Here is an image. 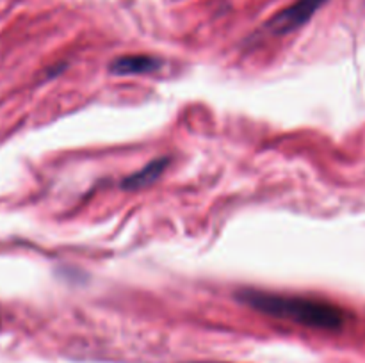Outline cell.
Segmentation results:
<instances>
[{
	"label": "cell",
	"mask_w": 365,
	"mask_h": 363,
	"mask_svg": "<svg viewBox=\"0 0 365 363\" xmlns=\"http://www.w3.org/2000/svg\"><path fill=\"white\" fill-rule=\"evenodd\" d=\"M159 66L160 60L152 56H121L110 63L109 70L114 75H139L152 73Z\"/></svg>",
	"instance_id": "cell-3"
},
{
	"label": "cell",
	"mask_w": 365,
	"mask_h": 363,
	"mask_svg": "<svg viewBox=\"0 0 365 363\" xmlns=\"http://www.w3.org/2000/svg\"><path fill=\"white\" fill-rule=\"evenodd\" d=\"M327 2L328 0H296L294 4L282 9L280 13H277L267 21L266 31L274 36L289 34V32L305 25L317 13V9Z\"/></svg>",
	"instance_id": "cell-2"
},
{
	"label": "cell",
	"mask_w": 365,
	"mask_h": 363,
	"mask_svg": "<svg viewBox=\"0 0 365 363\" xmlns=\"http://www.w3.org/2000/svg\"><path fill=\"white\" fill-rule=\"evenodd\" d=\"M168 166V159H157L152 160L148 166H145L143 169L135 171L134 174L127 177L123 180L125 189H141L146 187V185H152L157 178L163 174L164 167Z\"/></svg>",
	"instance_id": "cell-4"
},
{
	"label": "cell",
	"mask_w": 365,
	"mask_h": 363,
	"mask_svg": "<svg viewBox=\"0 0 365 363\" xmlns=\"http://www.w3.org/2000/svg\"><path fill=\"white\" fill-rule=\"evenodd\" d=\"M239 299L257 312L287 319L302 326L324 331H339L346 324V312L330 301L299 295H280L260 290L239 292Z\"/></svg>",
	"instance_id": "cell-1"
}]
</instances>
